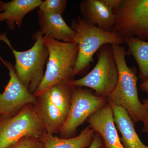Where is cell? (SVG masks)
I'll return each instance as SVG.
<instances>
[{
  "mask_svg": "<svg viewBox=\"0 0 148 148\" xmlns=\"http://www.w3.org/2000/svg\"><path fill=\"white\" fill-rule=\"evenodd\" d=\"M71 27L76 33L74 42L78 46L73 76L84 73L94 61L93 56L105 44L121 45L123 39L116 33L108 32L88 23L80 16L73 20Z\"/></svg>",
  "mask_w": 148,
  "mask_h": 148,
  "instance_id": "obj_2",
  "label": "cell"
},
{
  "mask_svg": "<svg viewBox=\"0 0 148 148\" xmlns=\"http://www.w3.org/2000/svg\"><path fill=\"white\" fill-rule=\"evenodd\" d=\"M106 5L113 12L121 4L122 0H102Z\"/></svg>",
  "mask_w": 148,
  "mask_h": 148,
  "instance_id": "obj_22",
  "label": "cell"
},
{
  "mask_svg": "<svg viewBox=\"0 0 148 148\" xmlns=\"http://www.w3.org/2000/svg\"><path fill=\"white\" fill-rule=\"evenodd\" d=\"M140 86L141 90L148 93V78L145 80L141 82Z\"/></svg>",
  "mask_w": 148,
  "mask_h": 148,
  "instance_id": "obj_24",
  "label": "cell"
},
{
  "mask_svg": "<svg viewBox=\"0 0 148 148\" xmlns=\"http://www.w3.org/2000/svg\"><path fill=\"white\" fill-rule=\"evenodd\" d=\"M67 4L66 0H45L42 1L40 5L39 11L62 15L66 10Z\"/></svg>",
  "mask_w": 148,
  "mask_h": 148,
  "instance_id": "obj_19",
  "label": "cell"
},
{
  "mask_svg": "<svg viewBox=\"0 0 148 148\" xmlns=\"http://www.w3.org/2000/svg\"><path fill=\"white\" fill-rule=\"evenodd\" d=\"M147 148H148V146H147Z\"/></svg>",
  "mask_w": 148,
  "mask_h": 148,
  "instance_id": "obj_26",
  "label": "cell"
},
{
  "mask_svg": "<svg viewBox=\"0 0 148 148\" xmlns=\"http://www.w3.org/2000/svg\"><path fill=\"white\" fill-rule=\"evenodd\" d=\"M43 36L40 31L37 32L33 35L35 42L31 48L18 51L12 47L5 33L0 34V40L8 46L14 56L15 64L14 67L17 77L33 94L42 81L45 66L48 58V51L44 42Z\"/></svg>",
  "mask_w": 148,
  "mask_h": 148,
  "instance_id": "obj_4",
  "label": "cell"
},
{
  "mask_svg": "<svg viewBox=\"0 0 148 148\" xmlns=\"http://www.w3.org/2000/svg\"><path fill=\"white\" fill-rule=\"evenodd\" d=\"M47 132L33 104L27 105L14 116H0V148H7L25 136L40 139Z\"/></svg>",
  "mask_w": 148,
  "mask_h": 148,
  "instance_id": "obj_7",
  "label": "cell"
},
{
  "mask_svg": "<svg viewBox=\"0 0 148 148\" xmlns=\"http://www.w3.org/2000/svg\"><path fill=\"white\" fill-rule=\"evenodd\" d=\"M41 0H12L2 1L0 4V22H5L8 29L14 30L15 26L20 28L24 16L39 7Z\"/></svg>",
  "mask_w": 148,
  "mask_h": 148,
  "instance_id": "obj_13",
  "label": "cell"
},
{
  "mask_svg": "<svg viewBox=\"0 0 148 148\" xmlns=\"http://www.w3.org/2000/svg\"><path fill=\"white\" fill-rule=\"evenodd\" d=\"M2 1H1V0H0V4H1V3Z\"/></svg>",
  "mask_w": 148,
  "mask_h": 148,
  "instance_id": "obj_25",
  "label": "cell"
},
{
  "mask_svg": "<svg viewBox=\"0 0 148 148\" xmlns=\"http://www.w3.org/2000/svg\"><path fill=\"white\" fill-rule=\"evenodd\" d=\"M143 102L147 111V114H146L145 118L143 122V132L148 135V98L147 99H143Z\"/></svg>",
  "mask_w": 148,
  "mask_h": 148,
  "instance_id": "obj_23",
  "label": "cell"
},
{
  "mask_svg": "<svg viewBox=\"0 0 148 148\" xmlns=\"http://www.w3.org/2000/svg\"><path fill=\"white\" fill-rule=\"evenodd\" d=\"M96 54L98 61L92 71L81 78L71 81L70 83L74 86L90 88L96 95L108 99L116 86L119 77L112 45L102 46Z\"/></svg>",
  "mask_w": 148,
  "mask_h": 148,
  "instance_id": "obj_5",
  "label": "cell"
},
{
  "mask_svg": "<svg viewBox=\"0 0 148 148\" xmlns=\"http://www.w3.org/2000/svg\"><path fill=\"white\" fill-rule=\"evenodd\" d=\"M82 17L88 23L111 32L115 24L114 12L102 0H84L79 5Z\"/></svg>",
  "mask_w": 148,
  "mask_h": 148,
  "instance_id": "obj_11",
  "label": "cell"
},
{
  "mask_svg": "<svg viewBox=\"0 0 148 148\" xmlns=\"http://www.w3.org/2000/svg\"><path fill=\"white\" fill-rule=\"evenodd\" d=\"M105 148V145L102 138L99 134L95 132L93 141L89 148Z\"/></svg>",
  "mask_w": 148,
  "mask_h": 148,
  "instance_id": "obj_21",
  "label": "cell"
},
{
  "mask_svg": "<svg viewBox=\"0 0 148 148\" xmlns=\"http://www.w3.org/2000/svg\"><path fill=\"white\" fill-rule=\"evenodd\" d=\"M95 132L88 125L79 135L74 138H62L48 133L40 138L45 148H86L89 147L93 141Z\"/></svg>",
  "mask_w": 148,
  "mask_h": 148,
  "instance_id": "obj_16",
  "label": "cell"
},
{
  "mask_svg": "<svg viewBox=\"0 0 148 148\" xmlns=\"http://www.w3.org/2000/svg\"><path fill=\"white\" fill-rule=\"evenodd\" d=\"M73 88L74 86L71 84L70 82H61L53 85L43 93L45 94L51 103L61 110L67 118L71 106Z\"/></svg>",
  "mask_w": 148,
  "mask_h": 148,
  "instance_id": "obj_18",
  "label": "cell"
},
{
  "mask_svg": "<svg viewBox=\"0 0 148 148\" xmlns=\"http://www.w3.org/2000/svg\"><path fill=\"white\" fill-rule=\"evenodd\" d=\"M113 12L115 24L111 32L123 40H148V0H122Z\"/></svg>",
  "mask_w": 148,
  "mask_h": 148,
  "instance_id": "obj_6",
  "label": "cell"
},
{
  "mask_svg": "<svg viewBox=\"0 0 148 148\" xmlns=\"http://www.w3.org/2000/svg\"><path fill=\"white\" fill-rule=\"evenodd\" d=\"M86 121L101 136L105 148H124L117 131L113 112L109 102L92 114Z\"/></svg>",
  "mask_w": 148,
  "mask_h": 148,
  "instance_id": "obj_10",
  "label": "cell"
},
{
  "mask_svg": "<svg viewBox=\"0 0 148 148\" xmlns=\"http://www.w3.org/2000/svg\"><path fill=\"white\" fill-rule=\"evenodd\" d=\"M112 50L118 69L119 77L116 86L108 98V102L123 108L135 124L143 122L147 111L138 97L137 69L127 66L125 60L127 52L124 46L112 45Z\"/></svg>",
  "mask_w": 148,
  "mask_h": 148,
  "instance_id": "obj_1",
  "label": "cell"
},
{
  "mask_svg": "<svg viewBox=\"0 0 148 148\" xmlns=\"http://www.w3.org/2000/svg\"><path fill=\"white\" fill-rule=\"evenodd\" d=\"M7 148H45V146L39 138L25 136Z\"/></svg>",
  "mask_w": 148,
  "mask_h": 148,
  "instance_id": "obj_20",
  "label": "cell"
},
{
  "mask_svg": "<svg viewBox=\"0 0 148 148\" xmlns=\"http://www.w3.org/2000/svg\"><path fill=\"white\" fill-rule=\"evenodd\" d=\"M113 112L114 121L121 135L124 148H147L141 141L135 130V123L123 108L109 103Z\"/></svg>",
  "mask_w": 148,
  "mask_h": 148,
  "instance_id": "obj_15",
  "label": "cell"
},
{
  "mask_svg": "<svg viewBox=\"0 0 148 148\" xmlns=\"http://www.w3.org/2000/svg\"><path fill=\"white\" fill-rule=\"evenodd\" d=\"M127 47V55L134 57L139 67V79L143 82L148 78V42L136 38H127L123 40Z\"/></svg>",
  "mask_w": 148,
  "mask_h": 148,
  "instance_id": "obj_17",
  "label": "cell"
},
{
  "mask_svg": "<svg viewBox=\"0 0 148 148\" xmlns=\"http://www.w3.org/2000/svg\"><path fill=\"white\" fill-rule=\"evenodd\" d=\"M43 40L48 51V58L42 81L34 93L36 96L56 84L74 80L73 73L78 52V46L75 42H63L45 36Z\"/></svg>",
  "mask_w": 148,
  "mask_h": 148,
  "instance_id": "obj_3",
  "label": "cell"
},
{
  "mask_svg": "<svg viewBox=\"0 0 148 148\" xmlns=\"http://www.w3.org/2000/svg\"><path fill=\"white\" fill-rule=\"evenodd\" d=\"M35 110L45 126L48 133L58 134L65 123L66 117L51 103L45 93L36 96Z\"/></svg>",
  "mask_w": 148,
  "mask_h": 148,
  "instance_id": "obj_14",
  "label": "cell"
},
{
  "mask_svg": "<svg viewBox=\"0 0 148 148\" xmlns=\"http://www.w3.org/2000/svg\"><path fill=\"white\" fill-rule=\"evenodd\" d=\"M38 13L40 32L43 35L59 41L74 42L75 32L66 23L61 14L40 11Z\"/></svg>",
  "mask_w": 148,
  "mask_h": 148,
  "instance_id": "obj_12",
  "label": "cell"
},
{
  "mask_svg": "<svg viewBox=\"0 0 148 148\" xmlns=\"http://www.w3.org/2000/svg\"><path fill=\"white\" fill-rule=\"evenodd\" d=\"M0 60L8 69L10 76L4 90L0 93V116L10 117L17 114L27 105H34L36 98L18 79L11 63L1 57Z\"/></svg>",
  "mask_w": 148,
  "mask_h": 148,
  "instance_id": "obj_9",
  "label": "cell"
},
{
  "mask_svg": "<svg viewBox=\"0 0 148 148\" xmlns=\"http://www.w3.org/2000/svg\"><path fill=\"white\" fill-rule=\"evenodd\" d=\"M108 103L107 98L98 96L93 90L74 86L69 114L58 137L67 139L76 136L79 126Z\"/></svg>",
  "mask_w": 148,
  "mask_h": 148,
  "instance_id": "obj_8",
  "label": "cell"
}]
</instances>
